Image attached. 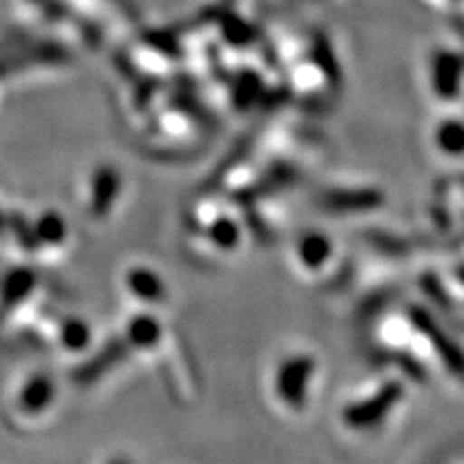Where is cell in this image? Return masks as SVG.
Returning a JSON list of instances; mask_svg holds the SVG:
<instances>
[{
	"label": "cell",
	"instance_id": "6da1fadb",
	"mask_svg": "<svg viewBox=\"0 0 464 464\" xmlns=\"http://www.w3.org/2000/svg\"><path fill=\"white\" fill-rule=\"evenodd\" d=\"M56 402V382L45 372H28L22 376L20 382H15L11 392L9 411L15 420L33 423L39 417L48 415V411Z\"/></svg>",
	"mask_w": 464,
	"mask_h": 464
},
{
	"label": "cell",
	"instance_id": "7a4b0ae2",
	"mask_svg": "<svg viewBox=\"0 0 464 464\" xmlns=\"http://www.w3.org/2000/svg\"><path fill=\"white\" fill-rule=\"evenodd\" d=\"M65 237H67V228L65 222H63L61 216L54 211L42 213L37 219H33V246L44 252V249H50L52 252L58 247L65 246Z\"/></svg>",
	"mask_w": 464,
	"mask_h": 464
}]
</instances>
